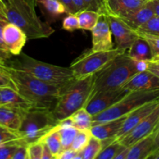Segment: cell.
Listing matches in <instances>:
<instances>
[{
    "instance_id": "6da1fadb",
    "label": "cell",
    "mask_w": 159,
    "mask_h": 159,
    "mask_svg": "<svg viewBox=\"0 0 159 159\" xmlns=\"http://www.w3.org/2000/svg\"><path fill=\"white\" fill-rule=\"evenodd\" d=\"M148 61H136L123 53L94 75L90 97L99 92L122 88L134 75L147 70ZM89 97V98H90Z\"/></svg>"
},
{
    "instance_id": "7a4b0ae2",
    "label": "cell",
    "mask_w": 159,
    "mask_h": 159,
    "mask_svg": "<svg viewBox=\"0 0 159 159\" xmlns=\"http://www.w3.org/2000/svg\"><path fill=\"white\" fill-rule=\"evenodd\" d=\"M7 66V72L15 89L34 107L53 110L61 87L50 85L29 74Z\"/></svg>"
},
{
    "instance_id": "3957f363",
    "label": "cell",
    "mask_w": 159,
    "mask_h": 159,
    "mask_svg": "<svg viewBox=\"0 0 159 159\" xmlns=\"http://www.w3.org/2000/svg\"><path fill=\"white\" fill-rule=\"evenodd\" d=\"M35 4V0H12L6 6L7 20L23 30L30 40L48 38L55 30L37 16Z\"/></svg>"
},
{
    "instance_id": "277c9868",
    "label": "cell",
    "mask_w": 159,
    "mask_h": 159,
    "mask_svg": "<svg viewBox=\"0 0 159 159\" xmlns=\"http://www.w3.org/2000/svg\"><path fill=\"white\" fill-rule=\"evenodd\" d=\"M15 57L12 60L9 59L6 62V65L50 85L62 87L75 79L69 67L66 68L40 61L25 53Z\"/></svg>"
},
{
    "instance_id": "5b68a950",
    "label": "cell",
    "mask_w": 159,
    "mask_h": 159,
    "mask_svg": "<svg viewBox=\"0 0 159 159\" xmlns=\"http://www.w3.org/2000/svg\"><path fill=\"white\" fill-rule=\"evenodd\" d=\"M94 75L82 79H75L61 88L55 106L52 110L57 122L70 117L85 107L93 90Z\"/></svg>"
},
{
    "instance_id": "8992f818",
    "label": "cell",
    "mask_w": 159,
    "mask_h": 159,
    "mask_svg": "<svg viewBox=\"0 0 159 159\" xmlns=\"http://www.w3.org/2000/svg\"><path fill=\"white\" fill-rule=\"evenodd\" d=\"M159 99V89L130 91L119 102L103 112L93 116V125L127 116L141 106Z\"/></svg>"
},
{
    "instance_id": "52a82bcc",
    "label": "cell",
    "mask_w": 159,
    "mask_h": 159,
    "mask_svg": "<svg viewBox=\"0 0 159 159\" xmlns=\"http://www.w3.org/2000/svg\"><path fill=\"white\" fill-rule=\"evenodd\" d=\"M57 123L52 110L32 107L26 110L18 132L22 139L30 144L40 141Z\"/></svg>"
},
{
    "instance_id": "ba28073f",
    "label": "cell",
    "mask_w": 159,
    "mask_h": 159,
    "mask_svg": "<svg viewBox=\"0 0 159 159\" xmlns=\"http://www.w3.org/2000/svg\"><path fill=\"white\" fill-rule=\"evenodd\" d=\"M127 51L115 48L107 51H92L87 52L71 64L69 68L75 79H82L94 75L102 70L106 65L120 54Z\"/></svg>"
},
{
    "instance_id": "9c48e42d",
    "label": "cell",
    "mask_w": 159,
    "mask_h": 159,
    "mask_svg": "<svg viewBox=\"0 0 159 159\" xmlns=\"http://www.w3.org/2000/svg\"><path fill=\"white\" fill-rule=\"evenodd\" d=\"M129 92L124 88L99 92L92 96L84 107L92 116H95L119 102Z\"/></svg>"
},
{
    "instance_id": "30bf717a",
    "label": "cell",
    "mask_w": 159,
    "mask_h": 159,
    "mask_svg": "<svg viewBox=\"0 0 159 159\" xmlns=\"http://www.w3.org/2000/svg\"><path fill=\"white\" fill-rule=\"evenodd\" d=\"M159 126L158 105L128 134L118 141L126 147H130L141 138L151 134L158 129Z\"/></svg>"
},
{
    "instance_id": "8fae6325",
    "label": "cell",
    "mask_w": 159,
    "mask_h": 159,
    "mask_svg": "<svg viewBox=\"0 0 159 159\" xmlns=\"http://www.w3.org/2000/svg\"><path fill=\"white\" fill-rule=\"evenodd\" d=\"M110 23L112 34L114 37L116 48L127 51L132 43L139 37L137 30L132 29L120 18L106 15Z\"/></svg>"
},
{
    "instance_id": "7c38bea8",
    "label": "cell",
    "mask_w": 159,
    "mask_h": 159,
    "mask_svg": "<svg viewBox=\"0 0 159 159\" xmlns=\"http://www.w3.org/2000/svg\"><path fill=\"white\" fill-rule=\"evenodd\" d=\"M92 32V51H107L113 49L111 29L106 15H101Z\"/></svg>"
},
{
    "instance_id": "4fadbf2b",
    "label": "cell",
    "mask_w": 159,
    "mask_h": 159,
    "mask_svg": "<svg viewBox=\"0 0 159 159\" xmlns=\"http://www.w3.org/2000/svg\"><path fill=\"white\" fill-rule=\"evenodd\" d=\"M2 37L6 49L12 56H18L21 54L28 39L23 30L9 22L3 27Z\"/></svg>"
},
{
    "instance_id": "5bb4252c",
    "label": "cell",
    "mask_w": 159,
    "mask_h": 159,
    "mask_svg": "<svg viewBox=\"0 0 159 159\" xmlns=\"http://www.w3.org/2000/svg\"><path fill=\"white\" fill-rule=\"evenodd\" d=\"M159 103V99L148 102L141 106L136 110L129 113L126 117L122 127L116 135V140H119L133 130L138 124L142 121Z\"/></svg>"
},
{
    "instance_id": "9a60e30c",
    "label": "cell",
    "mask_w": 159,
    "mask_h": 159,
    "mask_svg": "<svg viewBox=\"0 0 159 159\" xmlns=\"http://www.w3.org/2000/svg\"><path fill=\"white\" fill-rule=\"evenodd\" d=\"M27 109L20 106L0 105V124L18 131Z\"/></svg>"
},
{
    "instance_id": "2e32d148",
    "label": "cell",
    "mask_w": 159,
    "mask_h": 159,
    "mask_svg": "<svg viewBox=\"0 0 159 159\" xmlns=\"http://www.w3.org/2000/svg\"><path fill=\"white\" fill-rule=\"evenodd\" d=\"M122 88L128 91L159 89V77L148 71H143L134 75Z\"/></svg>"
},
{
    "instance_id": "e0dca14e",
    "label": "cell",
    "mask_w": 159,
    "mask_h": 159,
    "mask_svg": "<svg viewBox=\"0 0 159 159\" xmlns=\"http://www.w3.org/2000/svg\"><path fill=\"white\" fill-rule=\"evenodd\" d=\"M148 0H106V15L124 16L145 4Z\"/></svg>"
},
{
    "instance_id": "ac0fdd59",
    "label": "cell",
    "mask_w": 159,
    "mask_h": 159,
    "mask_svg": "<svg viewBox=\"0 0 159 159\" xmlns=\"http://www.w3.org/2000/svg\"><path fill=\"white\" fill-rule=\"evenodd\" d=\"M126 117L127 116H124L113 120L94 124L92 126L90 133L92 136L100 141L116 138V135L122 127Z\"/></svg>"
},
{
    "instance_id": "d6986e66",
    "label": "cell",
    "mask_w": 159,
    "mask_h": 159,
    "mask_svg": "<svg viewBox=\"0 0 159 159\" xmlns=\"http://www.w3.org/2000/svg\"><path fill=\"white\" fill-rule=\"evenodd\" d=\"M155 16V12H154L148 0L142 6L138 8L133 12L127 14L124 16L119 17V18L124 20L132 29L137 30L141 26H142L144 23L149 21L152 18H153Z\"/></svg>"
},
{
    "instance_id": "ffe728a7",
    "label": "cell",
    "mask_w": 159,
    "mask_h": 159,
    "mask_svg": "<svg viewBox=\"0 0 159 159\" xmlns=\"http://www.w3.org/2000/svg\"><path fill=\"white\" fill-rule=\"evenodd\" d=\"M155 133L156 130L130 146L127 159H147L153 152Z\"/></svg>"
},
{
    "instance_id": "44dd1931",
    "label": "cell",
    "mask_w": 159,
    "mask_h": 159,
    "mask_svg": "<svg viewBox=\"0 0 159 159\" xmlns=\"http://www.w3.org/2000/svg\"><path fill=\"white\" fill-rule=\"evenodd\" d=\"M127 52L129 57L136 61H148L153 57L148 42L140 36L132 43Z\"/></svg>"
},
{
    "instance_id": "7402d4cb",
    "label": "cell",
    "mask_w": 159,
    "mask_h": 159,
    "mask_svg": "<svg viewBox=\"0 0 159 159\" xmlns=\"http://www.w3.org/2000/svg\"><path fill=\"white\" fill-rule=\"evenodd\" d=\"M0 105L20 106L25 108L34 107L15 89L9 86L0 87Z\"/></svg>"
},
{
    "instance_id": "603a6c76",
    "label": "cell",
    "mask_w": 159,
    "mask_h": 159,
    "mask_svg": "<svg viewBox=\"0 0 159 159\" xmlns=\"http://www.w3.org/2000/svg\"><path fill=\"white\" fill-rule=\"evenodd\" d=\"M40 141L48 146V148L52 152L54 159L57 158V155L63 150L59 126L57 124L53 128H51Z\"/></svg>"
},
{
    "instance_id": "cb8c5ba5",
    "label": "cell",
    "mask_w": 159,
    "mask_h": 159,
    "mask_svg": "<svg viewBox=\"0 0 159 159\" xmlns=\"http://www.w3.org/2000/svg\"><path fill=\"white\" fill-rule=\"evenodd\" d=\"M57 124L59 126V130H60L61 138L62 148L63 150L71 148V144L79 130L75 127H73L70 117L59 121Z\"/></svg>"
},
{
    "instance_id": "d4e9b609",
    "label": "cell",
    "mask_w": 159,
    "mask_h": 159,
    "mask_svg": "<svg viewBox=\"0 0 159 159\" xmlns=\"http://www.w3.org/2000/svg\"><path fill=\"white\" fill-rule=\"evenodd\" d=\"M71 124L78 130L90 131L93 126V116L87 111L85 107L77 110L71 116Z\"/></svg>"
},
{
    "instance_id": "484cf974",
    "label": "cell",
    "mask_w": 159,
    "mask_h": 159,
    "mask_svg": "<svg viewBox=\"0 0 159 159\" xmlns=\"http://www.w3.org/2000/svg\"><path fill=\"white\" fill-rule=\"evenodd\" d=\"M46 15L56 18L64 13H68L65 5L60 0H35Z\"/></svg>"
},
{
    "instance_id": "4316f807",
    "label": "cell",
    "mask_w": 159,
    "mask_h": 159,
    "mask_svg": "<svg viewBox=\"0 0 159 159\" xmlns=\"http://www.w3.org/2000/svg\"><path fill=\"white\" fill-rule=\"evenodd\" d=\"M76 14L79 19V27L84 30H92L101 16L99 12L89 9H85Z\"/></svg>"
},
{
    "instance_id": "83f0119b",
    "label": "cell",
    "mask_w": 159,
    "mask_h": 159,
    "mask_svg": "<svg viewBox=\"0 0 159 159\" xmlns=\"http://www.w3.org/2000/svg\"><path fill=\"white\" fill-rule=\"evenodd\" d=\"M102 150V144L100 140L92 136L85 148L79 152L81 159H96Z\"/></svg>"
},
{
    "instance_id": "f1b7e54d",
    "label": "cell",
    "mask_w": 159,
    "mask_h": 159,
    "mask_svg": "<svg viewBox=\"0 0 159 159\" xmlns=\"http://www.w3.org/2000/svg\"><path fill=\"white\" fill-rule=\"evenodd\" d=\"M118 140H115L102 148L96 159H115L116 155L125 148Z\"/></svg>"
},
{
    "instance_id": "f546056e",
    "label": "cell",
    "mask_w": 159,
    "mask_h": 159,
    "mask_svg": "<svg viewBox=\"0 0 159 159\" xmlns=\"http://www.w3.org/2000/svg\"><path fill=\"white\" fill-rule=\"evenodd\" d=\"M23 142L25 141L20 138L0 144V159H12L16 149Z\"/></svg>"
},
{
    "instance_id": "4dcf8cb0",
    "label": "cell",
    "mask_w": 159,
    "mask_h": 159,
    "mask_svg": "<svg viewBox=\"0 0 159 159\" xmlns=\"http://www.w3.org/2000/svg\"><path fill=\"white\" fill-rule=\"evenodd\" d=\"M92 134L90 131H83V130H79L77 135L75 138L72 144H71V148L74 149L78 152H80L85 148L88 144Z\"/></svg>"
},
{
    "instance_id": "1f68e13d",
    "label": "cell",
    "mask_w": 159,
    "mask_h": 159,
    "mask_svg": "<svg viewBox=\"0 0 159 159\" xmlns=\"http://www.w3.org/2000/svg\"><path fill=\"white\" fill-rule=\"evenodd\" d=\"M137 32L159 36V17L155 16L139 29L137 30Z\"/></svg>"
},
{
    "instance_id": "d6a6232c",
    "label": "cell",
    "mask_w": 159,
    "mask_h": 159,
    "mask_svg": "<svg viewBox=\"0 0 159 159\" xmlns=\"http://www.w3.org/2000/svg\"><path fill=\"white\" fill-rule=\"evenodd\" d=\"M43 143L40 141H34L27 144L28 159H42Z\"/></svg>"
},
{
    "instance_id": "836d02e7",
    "label": "cell",
    "mask_w": 159,
    "mask_h": 159,
    "mask_svg": "<svg viewBox=\"0 0 159 159\" xmlns=\"http://www.w3.org/2000/svg\"><path fill=\"white\" fill-rule=\"evenodd\" d=\"M62 28L68 32H73L80 29L77 14L68 13L62 21Z\"/></svg>"
},
{
    "instance_id": "e575fe53",
    "label": "cell",
    "mask_w": 159,
    "mask_h": 159,
    "mask_svg": "<svg viewBox=\"0 0 159 159\" xmlns=\"http://www.w3.org/2000/svg\"><path fill=\"white\" fill-rule=\"evenodd\" d=\"M140 37H143L148 43L149 47L152 51V55L159 56V36L153 35V34H144V33H138Z\"/></svg>"
},
{
    "instance_id": "d590c367",
    "label": "cell",
    "mask_w": 159,
    "mask_h": 159,
    "mask_svg": "<svg viewBox=\"0 0 159 159\" xmlns=\"http://www.w3.org/2000/svg\"><path fill=\"white\" fill-rule=\"evenodd\" d=\"M21 138L18 131H15L0 124V144L12 140Z\"/></svg>"
},
{
    "instance_id": "8d00e7d4",
    "label": "cell",
    "mask_w": 159,
    "mask_h": 159,
    "mask_svg": "<svg viewBox=\"0 0 159 159\" xmlns=\"http://www.w3.org/2000/svg\"><path fill=\"white\" fill-rule=\"evenodd\" d=\"M9 86L15 89L7 72V66L6 62L0 61V87Z\"/></svg>"
},
{
    "instance_id": "74e56055",
    "label": "cell",
    "mask_w": 159,
    "mask_h": 159,
    "mask_svg": "<svg viewBox=\"0 0 159 159\" xmlns=\"http://www.w3.org/2000/svg\"><path fill=\"white\" fill-rule=\"evenodd\" d=\"M87 9L99 12L101 15H106L105 4L102 0H83Z\"/></svg>"
},
{
    "instance_id": "f35d334b",
    "label": "cell",
    "mask_w": 159,
    "mask_h": 159,
    "mask_svg": "<svg viewBox=\"0 0 159 159\" xmlns=\"http://www.w3.org/2000/svg\"><path fill=\"white\" fill-rule=\"evenodd\" d=\"M56 159H81V157L79 152L72 148H68L62 150Z\"/></svg>"
},
{
    "instance_id": "ab89813d",
    "label": "cell",
    "mask_w": 159,
    "mask_h": 159,
    "mask_svg": "<svg viewBox=\"0 0 159 159\" xmlns=\"http://www.w3.org/2000/svg\"><path fill=\"white\" fill-rule=\"evenodd\" d=\"M27 144L26 142L22 143L16 151L12 159H28Z\"/></svg>"
},
{
    "instance_id": "60d3db41",
    "label": "cell",
    "mask_w": 159,
    "mask_h": 159,
    "mask_svg": "<svg viewBox=\"0 0 159 159\" xmlns=\"http://www.w3.org/2000/svg\"><path fill=\"white\" fill-rule=\"evenodd\" d=\"M65 6L68 13H77V9L71 0H60Z\"/></svg>"
},
{
    "instance_id": "b9f144b4",
    "label": "cell",
    "mask_w": 159,
    "mask_h": 159,
    "mask_svg": "<svg viewBox=\"0 0 159 159\" xmlns=\"http://www.w3.org/2000/svg\"><path fill=\"white\" fill-rule=\"evenodd\" d=\"M146 71H150V72L153 73L155 75L159 77V64L149 61H148V66Z\"/></svg>"
},
{
    "instance_id": "7bdbcfd3",
    "label": "cell",
    "mask_w": 159,
    "mask_h": 159,
    "mask_svg": "<svg viewBox=\"0 0 159 159\" xmlns=\"http://www.w3.org/2000/svg\"><path fill=\"white\" fill-rule=\"evenodd\" d=\"M7 23H8L7 21L0 20V48H2V49H3V50H6V51H8V50L6 49V46H5L4 41H3V37H2L3 27H4V26Z\"/></svg>"
},
{
    "instance_id": "ee69618b",
    "label": "cell",
    "mask_w": 159,
    "mask_h": 159,
    "mask_svg": "<svg viewBox=\"0 0 159 159\" xmlns=\"http://www.w3.org/2000/svg\"><path fill=\"white\" fill-rule=\"evenodd\" d=\"M71 1H72V2L74 3L78 12H81V11L82 10H85V9H87L86 5L85 4L83 0H71Z\"/></svg>"
},
{
    "instance_id": "f6af8a7d",
    "label": "cell",
    "mask_w": 159,
    "mask_h": 159,
    "mask_svg": "<svg viewBox=\"0 0 159 159\" xmlns=\"http://www.w3.org/2000/svg\"><path fill=\"white\" fill-rule=\"evenodd\" d=\"M12 57V54L9 51L3 50L0 48V61L6 62L9 59H10Z\"/></svg>"
},
{
    "instance_id": "bcb514c9",
    "label": "cell",
    "mask_w": 159,
    "mask_h": 159,
    "mask_svg": "<svg viewBox=\"0 0 159 159\" xmlns=\"http://www.w3.org/2000/svg\"><path fill=\"white\" fill-rule=\"evenodd\" d=\"M42 159H54L52 152H51L48 146L43 144V151L42 155Z\"/></svg>"
},
{
    "instance_id": "7dc6e473",
    "label": "cell",
    "mask_w": 159,
    "mask_h": 159,
    "mask_svg": "<svg viewBox=\"0 0 159 159\" xmlns=\"http://www.w3.org/2000/svg\"><path fill=\"white\" fill-rule=\"evenodd\" d=\"M149 2L155 12V16L159 17V0H149Z\"/></svg>"
},
{
    "instance_id": "c3c4849f",
    "label": "cell",
    "mask_w": 159,
    "mask_h": 159,
    "mask_svg": "<svg viewBox=\"0 0 159 159\" xmlns=\"http://www.w3.org/2000/svg\"><path fill=\"white\" fill-rule=\"evenodd\" d=\"M130 151V147H125L116 156L115 159H127V155Z\"/></svg>"
},
{
    "instance_id": "681fc988",
    "label": "cell",
    "mask_w": 159,
    "mask_h": 159,
    "mask_svg": "<svg viewBox=\"0 0 159 159\" xmlns=\"http://www.w3.org/2000/svg\"><path fill=\"white\" fill-rule=\"evenodd\" d=\"M0 20L8 22L6 14V6L2 2V0H0Z\"/></svg>"
},
{
    "instance_id": "f907efd6",
    "label": "cell",
    "mask_w": 159,
    "mask_h": 159,
    "mask_svg": "<svg viewBox=\"0 0 159 159\" xmlns=\"http://www.w3.org/2000/svg\"><path fill=\"white\" fill-rule=\"evenodd\" d=\"M159 149V126L158 129L156 130V133H155V142H154V147H153V152L157 151Z\"/></svg>"
},
{
    "instance_id": "816d5d0a",
    "label": "cell",
    "mask_w": 159,
    "mask_h": 159,
    "mask_svg": "<svg viewBox=\"0 0 159 159\" xmlns=\"http://www.w3.org/2000/svg\"><path fill=\"white\" fill-rule=\"evenodd\" d=\"M147 159H159V149L152 152Z\"/></svg>"
},
{
    "instance_id": "f5cc1de1",
    "label": "cell",
    "mask_w": 159,
    "mask_h": 159,
    "mask_svg": "<svg viewBox=\"0 0 159 159\" xmlns=\"http://www.w3.org/2000/svg\"><path fill=\"white\" fill-rule=\"evenodd\" d=\"M149 61L155 62V63H158L159 64V56H155L152 58V60H150Z\"/></svg>"
},
{
    "instance_id": "db71d44e",
    "label": "cell",
    "mask_w": 159,
    "mask_h": 159,
    "mask_svg": "<svg viewBox=\"0 0 159 159\" xmlns=\"http://www.w3.org/2000/svg\"><path fill=\"white\" fill-rule=\"evenodd\" d=\"M2 2L4 3L5 6H9V4H10V2H12V0H2Z\"/></svg>"
},
{
    "instance_id": "11a10c76",
    "label": "cell",
    "mask_w": 159,
    "mask_h": 159,
    "mask_svg": "<svg viewBox=\"0 0 159 159\" xmlns=\"http://www.w3.org/2000/svg\"><path fill=\"white\" fill-rule=\"evenodd\" d=\"M102 1H103V2H104V4H105V1H106V0H102Z\"/></svg>"
}]
</instances>
